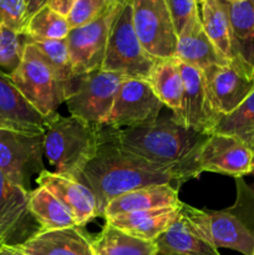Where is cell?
I'll use <instances>...</instances> for the list:
<instances>
[{"instance_id":"1","label":"cell","mask_w":254,"mask_h":255,"mask_svg":"<svg viewBox=\"0 0 254 255\" xmlns=\"http://www.w3.org/2000/svg\"><path fill=\"white\" fill-rule=\"evenodd\" d=\"M77 181L92 192L99 217L107 204L119 196L159 184L182 186L188 182L177 167L152 163L120 146L115 128L102 125V137L96 154L87 163Z\"/></svg>"},{"instance_id":"2","label":"cell","mask_w":254,"mask_h":255,"mask_svg":"<svg viewBox=\"0 0 254 255\" xmlns=\"http://www.w3.org/2000/svg\"><path fill=\"white\" fill-rule=\"evenodd\" d=\"M163 111V110H162ZM120 146L152 163L177 167L187 179L198 178L197 153L208 134L182 125L173 112L159 114L157 119L131 128H115Z\"/></svg>"},{"instance_id":"3","label":"cell","mask_w":254,"mask_h":255,"mask_svg":"<svg viewBox=\"0 0 254 255\" xmlns=\"http://www.w3.org/2000/svg\"><path fill=\"white\" fill-rule=\"evenodd\" d=\"M102 125L54 114L45 119L44 154L54 173L77 178L96 154Z\"/></svg>"},{"instance_id":"4","label":"cell","mask_w":254,"mask_h":255,"mask_svg":"<svg viewBox=\"0 0 254 255\" xmlns=\"http://www.w3.org/2000/svg\"><path fill=\"white\" fill-rule=\"evenodd\" d=\"M10 77L24 99L44 119L56 114L60 105L65 102L56 75L34 42L26 45L21 62Z\"/></svg>"},{"instance_id":"5","label":"cell","mask_w":254,"mask_h":255,"mask_svg":"<svg viewBox=\"0 0 254 255\" xmlns=\"http://www.w3.org/2000/svg\"><path fill=\"white\" fill-rule=\"evenodd\" d=\"M154 62L156 59L147 54L134 31L131 2L122 5L111 26L102 69L125 77L148 80Z\"/></svg>"},{"instance_id":"6","label":"cell","mask_w":254,"mask_h":255,"mask_svg":"<svg viewBox=\"0 0 254 255\" xmlns=\"http://www.w3.org/2000/svg\"><path fill=\"white\" fill-rule=\"evenodd\" d=\"M44 132L0 129V171L7 181L30 193L31 178L45 169Z\"/></svg>"},{"instance_id":"7","label":"cell","mask_w":254,"mask_h":255,"mask_svg":"<svg viewBox=\"0 0 254 255\" xmlns=\"http://www.w3.org/2000/svg\"><path fill=\"white\" fill-rule=\"evenodd\" d=\"M125 79L122 75L102 67L77 75L74 91L65 100L71 116L92 125H104Z\"/></svg>"},{"instance_id":"8","label":"cell","mask_w":254,"mask_h":255,"mask_svg":"<svg viewBox=\"0 0 254 255\" xmlns=\"http://www.w3.org/2000/svg\"><path fill=\"white\" fill-rule=\"evenodd\" d=\"M132 21L139 42L156 60L173 59L177 36L164 0H132Z\"/></svg>"},{"instance_id":"9","label":"cell","mask_w":254,"mask_h":255,"mask_svg":"<svg viewBox=\"0 0 254 255\" xmlns=\"http://www.w3.org/2000/svg\"><path fill=\"white\" fill-rule=\"evenodd\" d=\"M202 72L209 101L219 116L231 114L254 91V67L239 56Z\"/></svg>"},{"instance_id":"10","label":"cell","mask_w":254,"mask_h":255,"mask_svg":"<svg viewBox=\"0 0 254 255\" xmlns=\"http://www.w3.org/2000/svg\"><path fill=\"white\" fill-rule=\"evenodd\" d=\"M121 7L122 5L110 1L109 6L94 21L70 30L66 44L75 74L101 69L111 26Z\"/></svg>"},{"instance_id":"11","label":"cell","mask_w":254,"mask_h":255,"mask_svg":"<svg viewBox=\"0 0 254 255\" xmlns=\"http://www.w3.org/2000/svg\"><path fill=\"white\" fill-rule=\"evenodd\" d=\"M163 109V104L147 80L126 77L120 85L104 125L117 129L141 126L157 119Z\"/></svg>"},{"instance_id":"12","label":"cell","mask_w":254,"mask_h":255,"mask_svg":"<svg viewBox=\"0 0 254 255\" xmlns=\"http://www.w3.org/2000/svg\"><path fill=\"white\" fill-rule=\"evenodd\" d=\"M254 153L238 138L228 134L212 133L202 142L197 153L198 173L226 174L233 178L252 174Z\"/></svg>"},{"instance_id":"13","label":"cell","mask_w":254,"mask_h":255,"mask_svg":"<svg viewBox=\"0 0 254 255\" xmlns=\"http://www.w3.org/2000/svg\"><path fill=\"white\" fill-rule=\"evenodd\" d=\"M193 221L213 247L232 249L243 255L254 253V232L226 209L202 211L188 204Z\"/></svg>"},{"instance_id":"14","label":"cell","mask_w":254,"mask_h":255,"mask_svg":"<svg viewBox=\"0 0 254 255\" xmlns=\"http://www.w3.org/2000/svg\"><path fill=\"white\" fill-rule=\"evenodd\" d=\"M29 193L0 171V246H20L40 229L27 208Z\"/></svg>"},{"instance_id":"15","label":"cell","mask_w":254,"mask_h":255,"mask_svg":"<svg viewBox=\"0 0 254 255\" xmlns=\"http://www.w3.org/2000/svg\"><path fill=\"white\" fill-rule=\"evenodd\" d=\"M183 80L181 114L182 125L203 134H211L221 116L212 107L202 70L177 61Z\"/></svg>"},{"instance_id":"16","label":"cell","mask_w":254,"mask_h":255,"mask_svg":"<svg viewBox=\"0 0 254 255\" xmlns=\"http://www.w3.org/2000/svg\"><path fill=\"white\" fill-rule=\"evenodd\" d=\"M39 187L46 188L76 221L77 227H84L99 217L97 206L92 192L76 178L54 173L44 169L37 176Z\"/></svg>"},{"instance_id":"17","label":"cell","mask_w":254,"mask_h":255,"mask_svg":"<svg viewBox=\"0 0 254 255\" xmlns=\"http://www.w3.org/2000/svg\"><path fill=\"white\" fill-rule=\"evenodd\" d=\"M162 255H221L212 246L188 212V204L181 203L178 216L156 241Z\"/></svg>"},{"instance_id":"18","label":"cell","mask_w":254,"mask_h":255,"mask_svg":"<svg viewBox=\"0 0 254 255\" xmlns=\"http://www.w3.org/2000/svg\"><path fill=\"white\" fill-rule=\"evenodd\" d=\"M45 119L24 99L11 77L0 70V129L40 133Z\"/></svg>"},{"instance_id":"19","label":"cell","mask_w":254,"mask_h":255,"mask_svg":"<svg viewBox=\"0 0 254 255\" xmlns=\"http://www.w3.org/2000/svg\"><path fill=\"white\" fill-rule=\"evenodd\" d=\"M27 255H95L92 239L81 227L41 231L16 246Z\"/></svg>"},{"instance_id":"20","label":"cell","mask_w":254,"mask_h":255,"mask_svg":"<svg viewBox=\"0 0 254 255\" xmlns=\"http://www.w3.org/2000/svg\"><path fill=\"white\" fill-rule=\"evenodd\" d=\"M174 59L202 71L209 66L224 65L229 61L207 36L202 26L201 15L192 19L178 35Z\"/></svg>"},{"instance_id":"21","label":"cell","mask_w":254,"mask_h":255,"mask_svg":"<svg viewBox=\"0 0 254 255\" xmlns=\"http://www.w3.org/2000/svg\"><path fill=\"white\" fill-rule=\"evenodd\" d=\"M181 203L178 198V187L173 184L143 187L119 196L110 202L105 208L102 218H114L125 213L149 211V209L174 207Z\"/></svg>"},{"instance_id":"22","label":"cell","mask_w":254,"mask_h":255,"mask_svg":"<svg viewBox=\"0 0 254 255\" xmlns=\"http://www.w3.org/2000/svg\"><path fill=\"white\" fill-rule=\"evenodd\" d=\"M181 203L174 207L120 214L114 218L106 219V222L137 238L156 242L178 216Z\"/></svg>"},{"instance_id":"23","label":"cell","mask_w":254,"mask_h":255,"mask_svg":"<svg viewBox=\"0 0 254 255\" xmlns=\"http://www.w3.org/2000/svg\"><path fill=\"white\" fill-rule=\"evenodd\" d=\"M147 81L149 82L163 106L173 112L174 116L178 117L182 109L183 80L177 60L174 57L156 60Z\"/></svg>"},{"instance_id":"24","label":"cell","mask_w":254,"mask_h":255,"mask_svg":"<svg viewBox=\"0 0 254 255\" xmlns=\"http://www.w3.org/2000/svg\"><path fill=\"white\" fill-rule=\"evenodd\" d=\"M226 1L234 52L254 67V0Z\"/></svg>"},{"instance_id":"25","label":"cell","mask_w":254,"mask_h":255,"mask_svg":"<svg viewBox=\"0 0 254 255\" xmlns=\"http://www.w3.org/2000/svg\"><path fill=\"white\" fill-rule=\"evenodd\" d=\"M95 255H157L156 242L131 236L112 224L105 223L102 231L92 239Z\"/></svg>"},{"instance_id":"26","label":"cell","mask_w":254,"mask_h":255,"mask_svg":"<svg viewBox=\"0 0 254 255\" xmlns=\"http://www.w3.org/2000/svg\"><path fill=\"white\" fill-rule=\"evenodd\" d=\"M199 15L203 30L217 50L228 60L236 57L226 0H204Z\"/></svg>"},{"instance_id":"27","label":"cell","mask_w":254,"mask_h":255,"mask_svg":"<svg viewBox=\"0 0 254 255\" xmlns=\"http://www.w3.org/2000/svg\"><path fill=\"white\" fill-rule=\"evenodd\" d=\"M27 208L41 231L77 227L72 214L44 187L30 192Z\"/></svg>"},{"instance_id":"28","label":"cell","mask_w":254,"mask_h":255,"mask_svg":"<svg viewBox=\"0 0 254 255\" xmlns=\"http://www.w3.org/2000/svg\"><path fill=\"white\" fill-rule=\"evenodd\" d=\"M212 133L236 137L254 153V91L234 111L221 116Z\"/></svg>"},{"instance_id":"29","label":"cell","mask_w":254,"mask_h":255,"mask_svg":"<svg viewBox=\"0 0 254 255\" xmlns=\"http://www.w3.org/2000/svg\"><path fill=\"white\" fill-rule=\"evenodd\" d=\"M34 44L40 50L47 64L51 66L54 74L56 75V79L61 85L65 100H66L74 91L77 77V75L74 71V67H72L71 59H70L66 39L36 41Z\"/></svg>"},{"instance_id":"30","label":"cell","mask_w":254,"mask_h":255,"mask_svg":"<svg viewBox=\"0 0 254 255\" xmlns=\"http://www.w3.org/2000/svg\"><path fill=\"white\" fill-rule=\"evenodd\" d=\"M70 32L66 16L52 10L49 5L35 12L29 19L25 34L32 42L65 40Z\"/></svg>"},{"instance_id":"31","label":"cell","mask_w":254,"mask_h":255,"mask_svg":"<svg viewBox=\"0 0 254 255\" xmlns=\"http://www.w3.org/2000/svg\"><path fill=\"white\" fill-rule=\"evenodd\" d=\"M31 40L6 26H0V70L11 76L20 65L25 47Z\"/></svg>"},{"instance_id":"32","label":"cell","mask_w":254,"mask_h":255,"mask_svg":"<svg viewBox=\"0 0 254 255\" xmlns=\"http://www.w3.org/2000/svg\"><path fill=\"white\" fill-rule=\"evenodd\" d=\"M237 186V198L233 206L227 211L239 219L244 226L254 232V182L248 184L243 177L234 178Z\"/></svg>"},{"instance_id":"33","label":"cell","mask_w":254,"mask_h":255,"mask_svg":"<svg viewBox=\"0 0 254 255\" xmlns=\"http://www.w3.org/2000/svg\"><path fill=\"white\" fill-rule=\"evenodd\" d=\"M109 0H76L66 19L70 30L94 21L109 6Z\"/></svg>"},{"instance_id":"34","label":"cell","mask_w":254,"mask_h":255,"mask_svg":"<svg viewBox=\"0 0 254 255\" xmlns=\"http://www.w3.org/2000/svg\"><path fill=\"white\" fill-rule=\"evenodd\" d=\"M27 21L25 0H0V26L25 34Z\"/></svg>"},{"instance_id":"35","label":"cell","mask_w":254,"mask_h":255,"mask_svg":"<svg viewBox=\"0 0 254 255\" xmlns=\"http://www.w3.org/2000/svg\"><path fill=\"white\" fill-rule=\"evenodd\" d=\"M168 6L177 36L187 26L192 19L199 15L198 4L196 0H164Z\"/></svg>"},{"instance_id":"36","label":"cell","mask_w":254,"mask_h":255,"mask_svg":"<svg viewBox=\"0 0 254 255\" xmlns=\"http://www.w3.org/2000/svg\"><path fill=\"white\" fill-rule=\"evenodd\" d=\"M75 1H76V0H49L47 5H49L52 10L59 12V14L67 16V14H69V11L71 10Z\"/></svg>"},{"instance_id":"37","label":"cell","mask_w":254,"mask_h":255,"mask_svg":"<svg viewBox=\"0 0 254 255\" xmlns=\"http://www.w3.org/2000/svg\"><path fill=\"white\" fill-rule=\"evenodd\" d=\"M47 2H49V0H25V5H26V11L29 19L35 14V12H37L40 9L46 6Z\"/></svg>"},{"instance_id":"38","label":"cell","mask_w":254,"mask_h":255,"mask_svg":"<svg viewBox=\"0 0 254 255\" xmlns=\"http://www.w3.org/2000/svg\"><path fill=\"white\" fill-rule=\"evenodd\" d=\"M0 255H27L26 253L17 248L16 246H1L0 247Z\"/></svg>"},{"instance_id":"39","label":"cell","mask_w":254,"mask_h":255,"mask_svg":"<svg viewBox=\"0 0 254 255\" xmlns=\"http://www.w3.org/2000/svg\"><path fill=\"white\" fill-rule=\"evenodd\" d=\"M109 1H111V2H115V4L125 5V4H128V2H131L132 0H109Z\"/></svg>"},{"instance_id":"40","label":"cell","mask_w":254,"mask_h":255,"mask_svg":"<svg viewBox=\"0 0 254 255\" xmlns=\"http://www.w3.org/2000/svg\"><path fill=\"white\" fill-rule=\"evenodd\" d=\"M203 1H204V0H196L197 4H202V2H203Z\"/></svg>"},{"instance_id":"41","label":"cell","mask_w":254,"mask_h":255,"mask_svg":"<svg viewBox=\"0 0 254 255\" xmlns=\"http://www.w3.org/2000/svg\"><path fill=\"white\" fill-rule=\"evenodd\" d=\"M252 174H254V161H253V168H252Z\"/></svg>"},{"instance_id":"42","label":"cell","mask_w":254,"mask_h":255,"mask_svg":"<svg viewBox=\"0 0 254 255\" xmlns=\"http://www.w3.org/2000/svg\"><path fill=\"white\" fill-rule=\"evenodd\" d=\"M229 1H241V0H229Z\"/></svg>"},{"instance_id":"43","label":"cell","mask_w":254,"mask_h":255,"mask_svg":"<svg viewBox=\"0 0 254 255\" xmlns=\"http://www.w3.org/2000/svg\"><path fill=\"white\" fill-rule=\"evenodd\" d=\"M159 255H162V254H159Z\"/></svg>"},{"instance_id":"44","label":"cell","mask_w":254,"mask_h":255,"mask_svg":"<svg viewBox=\"0 0 254 255\" xmlns=\"http://www.w3.org/2000/svg\"><path fill=\"white\" fill-rule=\"evenodd\" d=\"M157 255H159V254H157Z\"/></svg>"},{"instance_id":"45","label":"cell","mask_w":254,"mask_h":255,"mask_svg":"<svg viewBox=\"0 0 254 255\" xmlns=\"http://www.w3.org/2000/svg\"><path fill=\"white\" fill-rule=\"evenodd\" d=\"M253 255H254V253H253Z\"/></svg>"},{"instance_id":"46","label":"cell","mask_w":254,"mask_h":255,"mask_svg":"<svg viewBox=\"0 0 254 255\" xmlns=\"http://www.w3.org/2000/svg\"><path fill=\"white\" fill-rule=\"evenodd\" d=\"M0 247H1V246H0Z\"/></svg>"}]
</instances>
